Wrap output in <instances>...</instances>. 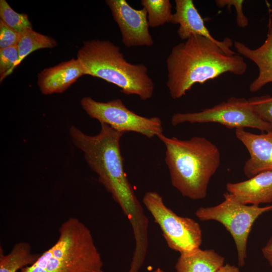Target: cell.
Masks as SVG:
<instances>
[{"instance_id":"obj_15","label":"cell","mask_w":272,"mask_h":272,"mask_svg":"<svg viewBox=\"0 0 272 272\" xmlns=\"http://www.w3.org/2000/svg\"><path fill=\"white\" fill-rule=\"evenodd\" d=\"M175 12L170 23L178 24L177 34L179 38L186 40L193 35L206 37L215 42L214 38L206 27L203 19L192 0H175Z\"/></svg>"},{"instance_id":"obj_3","label":"cell","mask_w":272,"mask_h":272,"mask_svg":"<svg viewBox=\"0 0 272 272\" xmlns=\"http://www.w3.org/2000/svg\"><path fill=\"white\" fill-rule=\"evenodd\" d=\"M158 138L166 147L165 161L172 185L183 197L206 198L211 179L221 163L217 146L202 137L181 140L162 133Z\"/></svg>"},{"instance_id":"obj_21","label":"cell","mask_w":272,"mask_h":272,"mask_svg":"<svg viewBox=\"0 0 272 272\" xmlns=\"http://www.w3.org/2000/svg\"><path fill=\"white\" fill-rule=\"evenodd\" d=\"M19 55L17 45L0 49V82L17 66Z\"/></svg>"},{"instance_id":"obj_13","label":"cell","mask_w":272,"mask_h":272,"mask_svg":"<svg viewBox=\"0 0 272 272\" xmlns=\"http://www.w3.org/2000/svg\"><path fill=\"white\" fill-rule=\"evenodd\" d=\"M84 75L77 58H72L42 70L38 74L37 84L43 95L61 93Z\"/></svg>"},{"instance_id":"obj_25","label":"cell","mask_w":272,"mask_h":272,"mask_svg":"<svg viewBox=\"0 0 272 272\" xmlns=\"http://www.w3.org/2000/svg\"><path fill=\"white\" fill-rule=\"evenodd\" d=\"M261 251L264 258L267 261L270 266L272 267V236L262 247Z\"/></svg>"},{"instance_id":"obj_5","label":"cell","mask_w":272,"mask_h":272,"mask_svg":"<svg viewBox=\"0 0 272 272\" xmlns=\"http://www.w3.org/2000/svg\"><path fill=\"white\" fill-rule=\"evenodd\" d=\"M20 272H104L103 262L89 228L70 217L59 229L55 243Z\"/></svg>"},{"instance_id":"obj_11","label":"cell","mask_w":272,"mask_h":272,"mask_svg":"<svg viewBox=\"0 0 272 272\" xmlns=\"http://www.w3.org/2000/svg\"><path fill=\"white\" fill-rule=\"evenodd\" d=\"M235 135L249 154L243 167L244 173L248 178L262 172L272 171V130L255 134L238 128L235 129Z\"/></svg>"},{"instance_id":"obj_1","label":"cell","mask_w":272,"mask_h":272,"mask_svg":"<svg viewBox=\"0 0 272 272\" xmlns=\"http://www.w3.org/2000/svg\"><path fill=\"white\" fill-rule=\"evenodd\" d=\"M99 132L88 135L75 125L69 133L74 145L84 154L99 182L111 195L129 220L134 236L148 232L149 220L129 181L124 168L120 142L124 132L101 123Z\"/></svg>"},{"instance_id":"obj_10","label":"cell","mask_w":272,"mask_h":272,"mask_svg":"<svg viewBox=\"0 0 272 272\" xmlns=\"http://www.w3.org/2000/svg\"><path fill=\"white\" fill-rule=\"evenodd\" d=\"M112 16L117 24L123 44L127 47L151 46L154 41L149 32L147 12L137 10L125 0H106Z\"/></svg>"},{"instance_id":"obj_14","label":"cell","mask_w":272,"mask_h":272,"mask_svg":"<svg viewBox=\"0 0 272 272\" xmlns=\"http://www.w3.org/2000/svg\"><path fill=\"white\" fill-rule=\"evenodd\" d=\"M237 53L253 61L257 66V77L250 84L251 92H256L266 84L272 82V26L269 27L267 37L263 43L256 49H251L242 42L235 41Z\"/></svg>"},{"instance_id":"obj_16","label":"cell","mask_w":272,"mask_h":272,"mask_svg":"<svg viewBox=\"0 0 272 272\" xmlns=\"http://www.w3.org/2000/svg\"><path fill=\"white\" fill-rule=\"evenodd\" d=\"M225 259L214 249L198 247L180 253L175 267L176 272H216L225 264Z\"/></svg>"},{"instance_id":"obj_2","label":"cell","mask_w":272,"mask_h":272,"mask_svg":"<svg viewBox=\"0 0 272 272\" xmlns=\"http://www.w3.org/2000/svg\"><path fill=\"white\" fill-rule=\"evenodd\" d=\"M228 37L215 42L193 35L175 45L166 59V86L170 96L179 99L195 84H203L230 73L244 74L247 65L243 57L232 51Z\"/></svg>"},{"instance_id":"obj_28","label":"cell","mask_w":272,"mask_h":272,"mask_svg":"<svg viewBox=\"0 0 272 272\" xmlns=\"http://www.w3.org/2000/svg\"><path fill=\"white\" fill-rule=\"evenodd\" d=\"M270 17L272 18V9L270 11Z\"/></svg>"},{"instance_id":"obj_18","label":"cell","mask_w":272,"mask_h":272,"mask_svg":"<svg viewBox=\"0 0 272 272\" xmlns=\"http://www.w3.org/2000/svg\"><path fill=\"white\" fill-rule=\"evenodd\" d=\"M57 45L56 41L52 37L37 32L32 28L26 29L21 33L17 45L19 55L17 66L33 51L42 48H53Z\"/></svg>"},{"instance_id":"obj_22","label":"cell","mask_w":272,"mask_h":272,"mask_svg":"<svg viewBox=\"0 0 272 272\" xmlns=\"http://www.w3.org/2000/svg\"><path fill=\"white\" fill-rule=\"evenodd\" d=\"M248 101L255 113L262 120L272 125V96H254Z\"/></svg>"},{"instance_id":"obj_19","label":"cell","mask_w":272,"mask_h":272,"mask_svg":"<svg viewBox=\"0 0 272 272\" xmlns=\"http://www.w3.org/2000/svg\"><path fill=\"white\" fill-rule=\"evenodd\" d=\"M141 4L147 11L149 27H158L170 23L173 14L169 0H141Z\"/></svg>"},{"instance_id":"obj_24","label":"cell","mask_w":272,"mask_h":272,"mask_svg":"<svg viewBox=\"0 0 272 272\" xmlns=\"http://www.w3.org/2000/svg\"><path fill=\"white\" fill-rule=\"evenodd\" d=\"M243 0H217L216 4L219 8L228 7L229 9L233 6L236 12V23L240 28H245L248 24V20L243 12Z\"/></svg>"},{"instance_id":"obj_20","label":"cell","mask_w":272,"mask_h":272,"mask_svg":"<svg viewBox=\"0 0 272 272\" xmlns=\"http://www.w3.org/2000/svg\"><path fill=\"white\" fill-rule=\"evenodd\" d=\"M0 19L20 34L27 29L32 28L28 15L15 12L5 0L0 1Z\"/></svg>"},{"instance_id":"obj_8","label":"cell","mask_w":272,"mask_h":272,"mask_svg":"<svg viewBox=\"0 0 272 272\" xmlns=\"http://www.w3.org/2000/svg\"><path fill=\"white\" fill-rule=\"evenodd\" d=\"M171 122L173 126L185 123H217L229 129L252 128L262 132L272 130V125L255 113L248 99L236 97L200 111L175 113Z\"/></svg>"},{"instance_id":"obj_23","label":"cell","mask_w":272,"mask_h":272,"mask_svg":"<svg viewBox=\"0 0 272 272\" xmlns=\"http://www.w3.org/2000/svg\"><path fill=\"white\" fill-rule=\"evenodd\" d=\"M20 35L0 19V49L17 45Z\"/></svg>"},{"instance_id":"obj_7","label":"cell","mask_w":272,"mask_h":272,"mask_svg":"<svg viewBox=\"0 0 272 272\" xmlns=\"http://www.w3.org/2000/svg\"><path fill=\"white\" fill-rule=\"evenodd\" d=\"M143 202L159 225L167 246L180 253L200 247L202 230L194 220L177 215L167 207L161 195L156 191H147Z\"/></svg>"},{"instance_id":"obj_4","label":"cell","mask_w":272,"mask_h":272,"mask_svg":"<svg viewBox=\"0 0 272 272\" xmlns=\"http://www.w3.org/2000/svg\"><path fill=\"white\" fill-rule=\"evenodd\" d=\"M77 58L84 75L102 79L117 86L123 94L137 95L143 101L153 95L155 85L146 65L128 62L120 48L109 40L84 42Z\"/></svg>"},{"instance_id":"obj_26","label":"cell","mask_w":272,"mask_h":272,"mask_svg":"<svg viewBox=\"0 0 272 272\" xmlns=\"http://www.w3.org/2000/svg\"><path fill=\"white\" fill-rule=\"evenodd\" d=\"M216 272H241L239 267L229 263L223 265Z\"/></svg>"},{"instance_id":"obj_27","label":"cell","mask_w":272,"mask_h":272,"mask_svg":"<svg viewBox=\"0 0 272 272\" xmlns=\"http://www.w3.org/2000/svg\"><path fill=\"white\" fill-rule=\"evenodd\" d=\"M153 272H165L162 269H161L160 267L157 268L155 270H154Z\"/></svg>"},{"instance_id":"obj_12","label":"cell","mask_w":272,"mask_h":272,"mask_svg":"<svg viewBox=\"0 0 272 272\" xmlns=\"http://www.w3.org/2000/svg\"><path fill=\"white\" fill-rule=\"evenodd\" d=\"M227 192L239 202L259 206L272 202V171H264L246 180L226 184Z\"/></svg>"},{"instance_id":"obj_9","label":"cell","mask_w":272,"mask_h":272,"mask_svg":"<svg viewBox=\"0 0 272 272\" xmlns=\"http://www.w3.org/2000/svg\"><path fill=\"white\" fill-rule=\"evenodd\" d=\"M80 104L90 117L119 131L137 132L150 139L163 133L162 122L159 117L137 114L129 110L120 99L104 102L87 96L81 99Z\"/></svg>"},{"instance_id":"obj_17","label":"cell","mask_w":272,"mask_h":272,"mask_svg":"<svg viewBox=\"0 0 272 272\" xmlns=\"http://www.w3.org/2000/svg\"><path fill=\"white\" fill-rule=\"evenodd\" d=\"M40 254L33 253L30 244L27 242L21 241L16 243L6 255L4 254L1 246L0 272H17L33 264Z\"/></svg>"},{"instance_id":"obj_6","label":"cell","mask_w":272,"mask_h":272,"mask_svg":"<svg viewBox=\"0 0 272 272\" xmlns=\"http://www.w3.org/2000/svg\"><path fill=\"white\" fill-rule=\"evenodd\" d=\"M224 198L218 205L199 208L195 215L200 221H215L225 227L235 243L238 266L243 267L247 258V241L252 227L260 216L272 211V205H244L227 192L224 194Z\"/></svg>"}]
</instances>
